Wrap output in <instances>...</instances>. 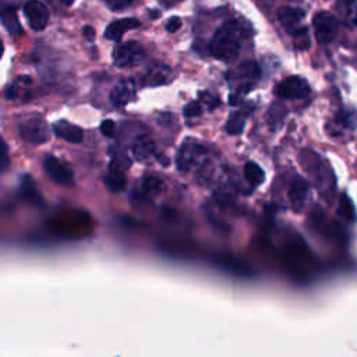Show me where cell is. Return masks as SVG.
I'll return each instance as SVG.
<instances>
[{
  "label": "cell",
  "instance_id": "obj_1",
  "mask_svg": "<svg viewBox=\"0 0 357 357\" xmlns=\"http://www.w3.org/2000/svg\"><path fill=\"white\" fill-rule=\"evenodd\" d=\"M250 35V25L240 20L222 24L209 42L211 54L225 63L233 61L241 49V42Z\"/></svg>",
  "mask_w": 357,
  "mask_h": 357
},
{
  "label": "cell",
  "instance_id": "obj_2",
  "mask_svg": "<svg viewBox=\"0 0 357 357\" xmlns=\"http://www.w3.org/2000/svg\"><path fill=\"white\" fill-rule=\"evenodd\" d=\"M259 67L257 63L247 60L236 67V70L227 74V79L233 84V91L229 95V103L237 105L243 99V96L254 86V84L259 79Z\"/></svg>",
  "mask_w": 357,
  "mask_h": 357
},
{
  "label": "cell",
  "instance_id": "obj_3",
  "mask_svg": "<svg viewBox=\"0 0 357 357\" xmlns=\"http://www.w3.org/2000/svg\"><path fill=\"white\" fill-rule=\"evenodd\" d=\"M286 265L290 269V272L297 278L308 276V272L312 269V262H311L308 248L300 238L287 243Z\"/></svg>",
  "mask_w": 357,
  "mask_h": 357
},
{
  "label": "cell",
  "instance_id": "obj_4",
  "mask_svg": "<svg viewBox=\"0 0 357 357\" xmlns=\"http://www.w3.org/2000/svg\"><path fill=\"white\" fill-rule=\"evenodd\" d=\"M205 156V149L192 139H185L176 156V166L180 172H188Z\"/></svg>",
  "mask_w": 357,
  "mask_h": 357
},
{
  "label": "cell",
  "instance_id": "obj_5",
  "mask_svg": "<svg viewBox=\"0 0 357 357\" xmlns=\"http://www.w3.org/2000/svg\"><path fill=\"white\" fill-rule=\"evenodd\" d=\"M337 20L328 11H319L314 17L315 38L319 45H329L337 33Z\"/></svg>",
  "mask_w": 357,
  "mask_h": 357
},
{
  "label": "cell",
  "instance_id": "obj_6",
  "mask_svg": "<svg viewBox=\"0 0 357 357\" xmlns=\"http://www.w3.org/2000/svg\"><path fill=\"white\" fill-rule=\"evenodd\" d=\"M275 93L283 99H303L310 93V84L301 77L291 75L276 85Z\"/></svg>",
  "mask_w": 357,
  "mask_h": 357
},
{
  "label": "cell",
  "instance_id": "obj_7",
  "mask_svg": "<svg viewBox=\"0 0 357 357\" xmlns=\"http://www.w3.org/2000/svg\"><path fill=\"white\" fill-rule=\"evenodd\" d=\"M20 135L31 144H43L49 139V128L42 117H29L20 124Z\"/></svg>",
  "mask_w": 357,
  "mask_h": 357
},
{
  "label": "cell",
  "instance_id": "obj_8",
  "mask_svg": "<svg viewBox=\"0 0 357 357\" xmlns=\"http://www.w3.org/2000/svg\"><path fill=\"white\" fill-rule=\"evenodd\" d=\"M144 49L137 42H126L114 47L113 61L119 67H132L142 61Z\"/></svg>",
  "mask_w": 357,
  "mask_h": 357
},
{
  "label": "cell",
  "instance_id": "obj_9",
  "mask_svg": "<svg viewBox=\"0 0 357 357\" xmlns=\"http://www.w3.org/2000/svg\"><path fill=\"white\" fill-rule=\"evenodd\" d=\"M43 169L46 170L47 176L57 184L60 185H66V187H71L74 183V177H73V172L71 169L64 165L60 159H57L56 156L47 155L43 159Z\"/></svg>",
  "mask_w": 357,
  "mask_h": 357
},
{
  "label": "cell",
  "instance_id": "obj_10",
  "mask_svg": "<svg viewBox=\"0 0 357 357\" xmlns=\"http://www.w3.org/2000/svg\"><path fill=\"white\" fill-rule=\"evenodd\" d=\"M24 13L32 29L42 31L43 28H46L49 22V11L46 6H43L40 1L38 0L26 1L24 6Z\"/></svg>",
  "mask_w": 357,
  "mask_h": 357
},
{
  "label": "cell",
  "instance_id": "obj_11",
  "mask_svg": "<svg viewBox=\"0 0 357 357\" xmlns=\"http://www.w3.org/2000/svg\"><path fill=\"white\" fill-rule=\"evenodd\" d=\"M135 95V85L132 79H120L113 89L110 91V102L113 106L116 107H123L126 106L128 102H131L134 99Z\"/></svg>",
  "mask_w": 357,
  "mask_h": 357
},
{
  "label": "cell",
  "instance_id": "obj_12",
  "mask_svg": "<svg viewBox=\"0 0 357 357\" xmlns=\"http://www.w3.org/2000/svg\"><path fill=\"white\" fill-rule=\"evenodd\" d=\"M304 17H305L304 10L298 7H282L278 11V21L290 35L296 32L300 26H303L301 21L304 20Z\"/></svg>",
  "mask_w": 357,
  "mask_h": 357
},
{
  "label": "cell",
  "instance_id": "obj_13",
  "mask_svg": "<svg viewBox=\"0 0 357 357\" xmlns=\"http://www.w3.org/2000/svg\"><path fill=\"white\" fill-rule=\"evenodd\" d=\"M173 78L172 70L165 64H153L142 77V84L146 86H159L167 84Z\"/></svg>",
  "mask_w": 357,
  "mask_h": 357
},
{
  "label": "cell",
  "instance_id": "obj_14",
  "mask_svg": "<svg viewBox=\"0 0 357 357\" xmlns=\"http://www.w3.org/2000/svg\"><path fill=\"white\" fill-rule=\"evenodd\" d=\"M52 128H53V132H54L59 138H61V139H64V141H67V142L78 144V142H81L82 138H84V131H82V128L78 127V126H75V124H71V123H68V121H66V120H59V121H56V123L52 126Z\"/></svg>",
  "mask_w": 357,
  "mask_h": 357
},
{
  "label": "cell",
  "instance_id": "obj_15",
  "mask_svg": "<svg viewBox=\"0 0 357 357\" xmlns=\"http://www.w3.org/2000/svg\"><path fill=\"white\" fill-rule=\"evenodd\" d=\"M141 25V22L135 18H123V20H117L113 21L112 24L107 25L106 31H105V38L109 40H114L119 42L123 35L131 29H135Z\"/></svg>",
  "mask_w": 357,
  "mask_h": 357
},
{
  "label": "cell",
  "instance_id": "obj_16",
  "mask_svg": "<svg viewBox=\"0 0 357 357\" xmlns=\"http://www.w3.org/2000/svg\"><path fill=\"white\" fill-rule=\"evenodd\" d=\"M287 194H289V201H290L293 209L300 212L304 208L307 197H308V185H307L305 180L301 177H296L293 180Z\"/></svg>",
  "mask_w": 357,
  "mask_h": 357
},
{
  "label": "cell",
  "instance_id": "obj_17",
  "mask_svg": "<svg viewBox=\"0 0 357 357\" xmlns=\"http://www.w3.org/2000/svg\"><path fill=\"white\" fill-rule=\"evenodd\" d=\"M131 152L138 162H146L155 155V144L149 137L139 135L134 139L131 145Z\"/></svg>",
  "mask_w": 357,
  "mask_h": 357
},
{
  "label": "cell",
  "instance_id": "obj_18",
  "mask_svg": "<svg viewBox=\"0 0 357 357\" xmlns=\"http://www.w3.org/2000/svg\"><path fill=\"white\" fill-rule=\"evenodd\" d=\"M0 20L4 25V28L7 29V32L14 36V38H18L22 35V26L18 21V17L15 14V8H11V10H7L4 11L3 14H0Z\"/></svg>",
  "mask_w": 357,
  "mask_h": 357
},
{
  "label": "cell",
  "instance_id": "obj_19",
  "mask_svg": "<svg viewBox=\"0 0 357 357\" xmlns=\"http://www.w3.org/2000/svg\"><path fill=\"white\" fill-rule=\"evenodd\" d=\"M20 194L24 199L26 201H31L33 204H39L42 202L40 199V194L33 183V180L29 177V176H24L21 178V185H20Z\"/></svg>",
  "mask_w": 357,
  "mask_h": 357
},
{
  "label": "cell",
  "instance_id": "obj_20",
  "mask_svg": "<svg viewBox=\"0 0 357 357\" xmlns=\"http://www.w3.org/2000/svg\"><path fill=\"white\" fill-rule=\"evenodd\" d=\"M245 119H247V113L244 112H233L227 121H226V132L230 135H237L243 131L244 124H245Z\"/></svg>",
  "mask_w": 357,
  "mask_h": 357
},
{
  "label": "cell",
  "instance_id": "obj_21",
  "mask_svg": "<svg viewBox=\"0 0 357 357\" xmlns=\"http://www.w3.org/2000/svg\"><path fill=\"white\" fill-rule=\"evenodd\" d=\"M244 177L251 185L257 187L264 181L265 174L264 170L255 162H247L244 166Z\"/></svg>",
  "mask_w": 357,
  "mask_h": 357
},
{
  "label": "cell",
  "instance_id": "obj_22",
  "mask_svg": "<svg viewBox=\"0 0 357 357\" xmlns=\"http://www.w3.org/2000/svg\"><path fill=\"white\" fill-rule=\"evenodd\" d=\"M106 187L113 191V192H119L121 190H124L126 187V176L124 173L120 172H114V170H109L107 174L103 178Z\"/></svg>",
  "mask_w": 357,
  "mask_h": 357
},
{
  "label": "cell",
  "instance_id": "obj_23",
  "mask_svg": "<svg viewBox=\"0 0 357 357\" xmlns=\"http://www.w3.org/2000/svg\"><path fill=\"white\" fill-rule=\"evenodd\" d=\"M141 188H142V192L146 195V197H155L158 195L162 188H163V183L162 180H159L158 177H153V176H145L141 181Z\"/></svg>",
  "mask_w": 357,
  "mask_h": 357
},
{
  "label": "cell",
  "instance_id": "obj_24",
  "mask_svg": "<svg viewBox=\"0 0 357 357\" xmlns=\"http://www.w3.org/2000/svg\"><path fill=\"white\" fill-rule=\"evenodd\" d=\"M130 166H131V159L126 153L117 152V153H113L112 156V160L109 163V170L124 173Z\"/></svg>",
  "mask_w": 357,
  "mask_h": 357
},
{
  "label": "cell",
  "instance_id": "obj_25",
  "mask_svg": "<svg viewBox=\"0 0 357 357\" xmlns=\"http://www.w3.org/2000/svg\"><path fill=\"white\" fill-rule=\"evenodd\" d=\"M294 38V47L298 50H305L310 46V38H308V31L307 26H300L296 32L291 33Z\"/></svg>",
  "mask_w": 357,
  "mask_h": 357
},
{
  "label": "cell",
  "instance_id": "obj_26",
  "mask_svg": "<svg viewBox=\"0 0 357 357\" xmlns=\"http://www.w3.org/2000/svg\"><path fill=\"white\" fill-rule=\"evenodd\" d=\"M339 213L347 219V220H354L356 219V212H354V208H353V204L351 201L343 194L342 198H340V204H339Z\"/></svg>",
  "mask_w": 357,
  "mask_h": 357
},
{
  "label": "cell",
  "instance_id": "obj_27",
  "mask_svg": "<svg viewBox=\"0 0 357 357\" xmlns=\"http://www.w3.org/2000/svg\"><path fill=\"white\" fill-rule=\"evenodd\" d=\"M336 120L340 126L347 128H354L357 126V114L354 112H339L336 114Z\"/></svg>",
  "mask_w": 357,
  "mask_h": 357
},
{
  "label": "cell",
  "instance_id": "obj_28",
  "mask_svg": "<svg viewBox=\"0 0 357 357\" xmlns=\"http://www.w3.org/2000/svg\"><path fill=\"white\" fill-rule=\"evenodd\" d=\"M10 165V156H8V148L7 144L0 138V172L6 170Z\"/></svg>",
  "mask_w": 357,
  "mask_h": 357
},
{
  "label": "cell",
  "instance_id": "obj_29",
  "mask_svg": "<svg viewBox=\"0 0 357 357\" xmlns=\"http://www.w3.org/2000/svg\"><path fill=\"white\" fill-rule=\"evenodd\" d=\"M202 113V106H201V103L199 102H190L185 107H184V110H183V114L185 116V117H197V116H199Z\"/></svg>",
  "mask_w": 357,
  "mask_h": 357
},
{
  "label": "cell",
  "instance_id": "obj_30",
  "mask_svg": "<svg viewBox=\"0 0 357 357\" xmlns=\"http://www.w3.org/2000/svg\"><path fill=\"white\" fill-rule=\"evenodd\" d=\"M134 0H105L106 6L113 11H120L132 4Z\"/></svg>",
  "mask_w": 357,
  "mask_h": 357
},
{
  "label": "cell",
  "instance_id": "obj_31",
  "mask_svg": "<svg viewBox=\"0 0 357 357\" xmlns=\"http://www.w3.org/2000/svg\"><path fill=\"white\" fill-rule=\"evenodd\" d=\"M116 131H117V128H116V123L113 121V120H105V121H102V124H100V132L105 135V137H114L116 135Z\"/></svg>",
  "mask_w": 357,
  "mask_h": 357
},
{
  "label": "cell",
  "instance_id": "obj_32",
  "mask_svg": "<svg viewBox=\"0 0 357 357\" xmlns=\"http://www.w3.org/2000/svg\"><path fill=\"white\" fill-rule=\"evenodd\" d=\"M199 99H201L202 102H205V103H206V106H208L211 110H212L213 107H216V106H218V103H219V99H218L215 95L208 93V92H201Z\"/></svg>",
  "mask_w": 357,
  "mask_h": 357
},
{
  "label": "cell",
  "instance_id": "obj_33",
  "mask_svg": "<svg viewBox=\"0 0 357 357\" xmlns=\"http://www.w3.org/2000/svg\"><path fill=\"white\" fill-rule=\"evenodd\" d=\"M180 26H181V20L178 17H172L166 22V31L167 32H176V31H178Z\"/></svg>",
  "mask_w": 357,
  "mask_h": 357
},
{
  "label": "cell",
  "instance_id": "obj_34",
  "mask_svg": "<svg viewBox=\"0 0 357 357\" xmlns=\"http://www.w3.org/2000/svg\"><path fill=\"white\" fill-rule=\"evenodd\" d=\"M18 96V85L14 82L11 86L7 88L6 91V98L7 99H15Z\"/></svg>",
  "mask_w": 357,
  "mask_h": 357
},
{
  "label": "cell",
  "instance_id": "obj_35",
  "mask_svg": "<svg viewBox=\"0 0 357 357\" xmlns=\"http://www.w3.org/2000/svg\"><path fill=\"white\" fill-rule=\"evenodd\" d=\"M349 18L351 20L353 24L357 25V4H350L349 6Z\"/></svg>",
  "mask_w": 357,
  "mask_h": 357
},
{
  "label": "cell",
  "instance_id": "obj_36",
  "mask_svg": "<svg viewBox=\"0 0 357 357\" xmlns=\"http://www.w3.org/2000/svg\"><path fill=\"white\" fill-rule=\"evenodd\" d=\"M82 35L85 36V39L93 40V38H95V29H93L92 26L86 25V26H84V29H82Z\"/></svg>",
  "mask_w": 357,
  "mask_h": 357
},
{
  "label": "cell",
  "instance_id": "obj_37",
  "mask_svg": "<svg viewBox=\"0 0 357 357\" xmlns=\"http://www.w3.org/2000/svg\"><path fill=\"white\" fill-rule=\"evenodd\" d=\"M11 8H14V6L11 4L10 0H0V14H3L4 11L11 10Z\"/></svg>",
  "mask_w": 357,
  "mask_h": 357
},
{
  "label": "cell",
  "instance_id": "obj_38",
  "mask_svg": "<svg viewBox=\"0 0 357 357\" xmlns=\"http://www.w3.org/2000/svg\"><path fill=\"white\" fill-rule=\"evenodd\" d=\"M3 50H4V46H3V42L0 40V59H1V56H3Z\"/></svg>",
  "mask_w": 357,
  "mask_h": 357
}]
</instances>
